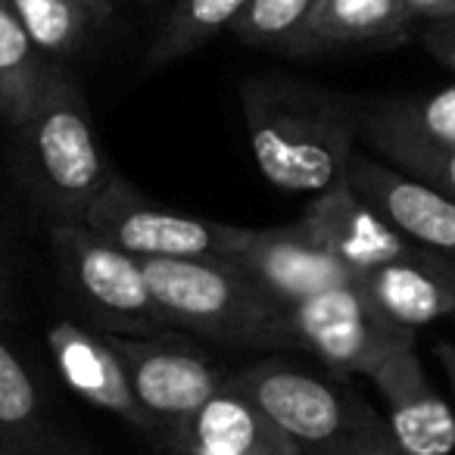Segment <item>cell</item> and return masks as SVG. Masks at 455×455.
<instances>
[{"mask_svg": "<svg viewBox=\"0 0 455 455\" xmlns=\"http://www.w3.org/2000/svg\"><path fill=\"white\" fill-rule=\"evenodd\" d=\"M237 94L250 150L272 188L315 196L347 178L359 150V97L284 72L243 78Z\"/></svg>", "mask_w": 455, "mask_h": 455, "instance_id": "6da1fadb", "label": "cell"}, {"mask_svg": "<svg viewBox=\"0 0 455 455\" xmlns=\"http://www.w3.org/2000/svg\"><path fill=\"white\" fill-rule=\"evenodd\" d=\"M299 449V455H399L387 418L347 384L291 359H262L228 374Z\"/></svg>", "mask_w": 455, "mask_h": 455, "instance_id": "7a4b0ae2", "label": "cell"}, {"mask_svg": "<svg viewBox=\"0 0 455 455\" xmlns=\"http://www.w3.org/2000/svg\"><path fill=\"white\" fill-rule=\"evenodd\" d=\"M13 132L22 175L53 225L82 221L116 172L100 150L88 103L63 63L35 113Z\"/></svg>", "mask_w": 455, "mask_h": 455, "instance_id": "3957f363", "label": "cell"}, {"mask_svg": "<svg viewBox=\"0 0 455 455\" xmlns=\"http://www.w3.org/2000/svg\"><path fill=\"white\" fill-rule=\"evenodd\" d=\"M150 291L175 331L253 349H284V303L221 256L144 259Z\"/></svg>", "mask_w": 455, "mask_h": 455, "instance_id": "277c9868", "label": "cell"}, {"mask_svg": "<svg viewBox=\"0 0 455 455\" xmlns=\"http://www.w3.org/2000/svg\"><path fill=\"white\" fill-rule=\"evenodd\" d=\"M51 243L69 293L103 334L169 337L175 331L165 322L138 256L94 235L84 221L53 225Z\"/></svg>", "mask_w": 455, "mask_h": 455, "instance_id": "5b68a950", "label": "cell"}, {"mask_svg": "<svg viewBox=\"0 0 455 455\" xmlns=\"http://www.w3.org/2000/svg\"><path fill=\"white\" fill-rule=\"evenodd\" d=\"M284 334L287 347L306 349L340 374L362 378H371L393 353L415 343V331L393 322L359 278L287 303Z\"/></svg>", "mask_w": 455, "mask_h": 455, "instance_id": "8992f818", "label": "cell"}, {"mask_svg": "<svg viewBox=\"0 0 455 455\" xmlns=\"http://www.w3.org/2000/svg\"><path fill=\"white\" fill-rule=\"evenodd\" d=\"M84 225L125 253L144 259H200L219 256L225 225L181 215L144 196L125 178L113 175L84 212Z\"/></svg>", "mask_w": 455, "mask_h": 455, "instance_id": "52a82bcc", "label": "cell"}, {"mask_svg": "<svg viewBox=\"0 0 455 455\" xmlns=\"http://www.w3.org/2000/svg\"><path fill=\"white\" fill-rule=\"evenodd\" d=\"M107 337L125 362L138 403L175 446L190 418L225 387L228 374L169 337Z\"/></svg>", "mask_w": 455, "mask_h": 455, "instance_id": "ba28073f", "label": "cell"}, {"mask_svg": "<svg viewBox=\"0 0 455 455\" xmlns=\"http://www.w3.org/2000/svg\"><path fill=\"white\" fill-rule=\"evenodd\" d=\"M219 256L235 262L284 306L355 281L347 266H340L322 243H315L303 221L278 228L225 225Z\"/></svg>", "mask_w": 455, "mask_h": 455, "instance_id": "9c48e42d", "label": "cell"}, {"mask_svg": "<svg viewBox=\"0 0 455 455\" xmlns=\"http://www.w3.org/2000/svg\"><path fill=\"white\" fill-rule=\"evenodd\" d=\"M347 184L405 241L455 259V196L384 163L371 150H355Z\"/></svg>", "mask_w": 455, "mask_h": 455, "instance_id": "30bf717a", "label": "cell"}, {"mask_svg": "<svg viewBox=\"0 0 455 455\" xmlns=\"http://www.w3.org/2000/svg\"><path fill=\"white\" fill-rule=\"evenodd\" d=\"M387 405V427L403 455H452L455 411L427 380L415 343L393 353L371 374Z\"/></svg>", "mask_w": 455, "mask_h": 455, "instance_id": "8fae6325", "label": "cell"}, {"mask_svg": "<svg viewBox=\"0 0 455 455\" xmlns=\"http://www.w3.org/2000/svg\"><path fill=\"white\" fill-rule=\"evenodd\" d=\"M303 228L322 243L340 266H347L355 278L378 266L415 253L418 243L405 241L399 231H393L359 194L347 184L322 190L309 200L303 212Z\"/></svg>", "mask_w": 455, "mask_h": 455, "instance_id": "7c38bea8", "label": "cell"}, {"mask_svg": "<svg viewBox=\"0 0 455 455\" xmlns=\"http://www.w3.org/2000/svg\"><path fill=\"white\" fill-rule=\"evenodd\" d=\"M47 347H51L63 380L82 399L122 418L140 434L159 430L156 421L147 415V409L134 396L125 362L107 334H94L76 322H57L47 331Z\"/></svg>", "mask_w": 455, "mask_h": 455, "instance_id": "4fadbf2b", "label": "cell"}, {"mask_svg": "<svg viewBox=\"0 0 455 455\" xmlns=\"http://www.w3.org/2000/svg\"><path fill=\"white\" fill-rule=\"evenodd\" d=\"M368 297L403 328L455 318V259L418 247L415 253L393 259L362 275Z\"/></svg>", "mask_w": 455, "mask_h": 455, "instance_id": "5bb4252c", "label": "cell"}, {"mask_svg": "<svg viewBox=\"0 0 455 455\" xmlns=\"http://www.w3.org/2000/svg\"><path fill=\"white\" fill-rule=\"evenodd\" d=\"M200 446L215 455H299L291 436L231 380L190 418L175 449Z\"/></svg>", "mask_w": 455, "mask_h": 455, "instance_id": "9a60e30c", "label": "cell"}, {"mask_svg": "<svg viewBox=\"0 0 455 455\" xmlns=\"http://www.w3.org/2000/svg\"><path fill=\"white\" fill-rule=\"evenodd\" d=\"M411 16L405 0H318L293 57L347 51V47H390L409 38Z\"/></svg>", "mask_w": 455, "mask_h": 455, "instance_id": "2e32d148", "label": "cell"}, {"mask_svg": "<svg viewBox=\"0 0 455 455\" xmlns=\"http://www.w3.org/2000/svg\"><path fill=\"white\" fill-rule=\"evenodd\" d=\"M57 66L35 47L7 0H0V119L10 128L35 113Z\"/></svg>", "mask_w": 455, "mask_h": 455, "instance_id": "e0dca14e", "label": "cell"}, {"mask_svg": "<svg viewBox=\"0 0 455 455\" xmlns=\"http://www.w3.org/2000/svg\"><path fill=\"white\" fill-rule=\"evenodd\" d=\"M359 140L374 156L396 165L399 172L455 196V144H436V140L387 125L365 113H359Z\"/></svg>", "mask_w": 455, "mask_h": 455, "instance_id": "ac0fdd59", "label": "cell"}, {"mask_svg": "<svg viewBox=\"0 0 455 455\" xmlns=\"http://www.w3.org/2000/svg\"><path fill=\"white\" fill-rule=\"evenodd\" d=\"M247 4L250 0H178L172 13L165 16L153 44L147 47L144 66L163 69V66H172L196 53L206 41L235 26V20L243 13Z\"/></svg>", "mask_w": 455, "mask_h": 455, "instance_id": "d6986e66", "label": "cell"}, {"mask_svg": "<svg viewBox=\"0 0 455 455\" xmlns=\"http://www.w3.org/2000/svg\"><path fill=\"white\" fill-rule=\"evenodd\" d=\"M7 4L35 47L53 63H63L82 51L94 28L88 10L76 0H7Z\"/></svg>", "mask_w": 455, "mask_h": 455, "instance_id": "ffe728a7", "label": "cell"}, {"mask_svg": "<svg viewBox=\"0 0 455 455\" xmlns=\"http://www.w3.org/2000/svg\"><path fill=\"white\" fill-rule=\"evenodd\" d=\"M315 7L318 0H250L228 32L247 47L281 51L293 57Z\"/></svg>", "mask_w": 455, "mask_h": 455, "instance_id": "44dd1931", "label": "cell"}, {"mask_svg": "<svg viewBox=\"0 0 455 455\" xmlns=\"http://www.w3.org/2000/svg\"><path fill=\"white\" fill-rule=\"evenodd\" d=\"M362 113L387 125L415 132L436 144H455V82L421 97H374Z\"/></svg>", "mask_w": 455, "mask_h": 455, "instance_id": "7402d4cb", "label": "cell"}, {"mask_svg": "<svg viewBox=\"0 0 455 455\" xmlns=\"http://www.w3.org/2000/svg\"><path fill=\"white\" fill-rule=\"evenodd\" d=\"M38 418V390L22 359L0 337V427L26 430Z\"/></svg>", "mask_w": 455, "mask_h": 455, "instance_id": "603a6c76", "label": "cell"}, {"mask_svg": "<svg viewBox=\"0 0 455 455\" xmlns=\"http://www.w3.org/2000/svg\"><path fill=\"white\" fill-rule=\"evenodd\" d=\"M427 53L443 63L446 69L455 72V16H446V20H434L421 35Z\"/></svg>", "mask_w": 455, "mask_h": 455, "instance_id": "cb8c5ba5", "label": "cell"}, {"mask_svg": "<svg viewBox=\"0 0 455 455\" xmlns=\"http://www.w3.org/2000/svg\"><path fill=\"white\" fill-rule=\"evenodd\" d=\"M415 20H446V16H455V0H405Z\"/></svg>", "mask_w": 455, "mask_h": 455, "instance_id": "d4e9b609", "label": "cell"}, {"mask_svg": "<svg viewBox=\"0 0 455 455\" xmlns=\"http://www.w3.org/2000/svg\"><path fill=\"white\" fill-rule=\"evenodd\" d=\"M434 353H436V359H440L449 387H452V393H455V340H436Z\"/></svg>", "mask_w": 455, "mask_h": 455, "instance_id": "484cf974", "label": "cell"}, {"mask_svg": "<svg viewBox=\"0 0 455 455\" xmlns=\"http://www.w3.org/2000/svg\"><path fill=\"white\" fill-rule=\"evenodd\" d=\"M76 4H82V7L88 10V16L94 20V26L107 22L109 16H113V7H116V0H76Z\"/></svg>", "mask_w": 455, "mask_h": 455, "instance_id": "4316f807", "label": "cell"}, {"mask_svg": "<svg viewBox=\"0 0 455 455\" xmlns=\"http://www.w3.org/2000/svg\"><path fill=\"white\" fill-rule=\"evenodd\" d=\"M7 309V278H4V262H0V312Z\"/></svg>", "mask_w": 455, "mask_h": 455, "instance_id": "83f0119b", "label": "cell"}, {"mask_svg": "<svg viewBox=\"0 0 455 455\" xmlns=\"http://www.w3.org/2000/svg\"><path fill=\"white\" fill-rule=\"evenodd\" d=\"M181 455H215V452H209V449H200V446H184Z\"/></svg>", "mask_w": 455, "mask_h": 455, "instance_id": "f1b7e54d", "label": "cell"}]
</instances>
